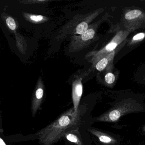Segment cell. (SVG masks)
<instances>
[{
	"instance_id": "obj_1",
	"label": "cell",
	"mask_w": 145,
	"mask_h": 145,
	"mask_svg": "<svg viewBox=\"0 0 145 145\" xmlns=\"http://www.w3.org/2000/svg\"><path fill=\"white\" fill-rule=\"evenodd\" d=\"M80 119L79 112H75L74 108H72L35 135L40 145H52L64 136L68 131L76 130L80 125Z\"/></svg>"
},
{
	"instance_id": "obj_2",
	"label": "cell",
	"mask_w": 145,
	"mask_h": 145,
	"mask_svg": "<svg viewBox=\"0 0 145 145\" xmlns=\"http://www.w3.org/2000/svg\"><path fill=\"white\" fill-rule=\"evenodd\" d=\"M83 93V86L80 81L74 82L73 85L72 100L74 112H79L80 102Z\"/></svg>"
},
{
	"instance_id": "obj_3",
	"label": "cell",
	"mask_w": 145,
	"mask_h": 145,
	"mask_svg": "<svg viewBox=\"0 0 145 145\" xmlns=\"http://www.w3.org/2000/svg\"><path fill=\"white\" fill-rule=\"evenodd\" d=\"M44 95V90L41 88H38L36 91L35 97L33 100L32 105V113L33 117H34L40 108L42 98Z\"/></svg>"
},
{
	"instance_id": "obj_4",
	"label": "cell",
	"mask_w": 145,
	"mask_h": 145,
	"mask_svg": "<svg viewBox=\"0 0 145 145\" xmlns=\"http://www.w3.org/2000/svg\"><path fill=\"white\" fill-rule=\"evenodd\" d=\"M89 130L94 135L96 136L98 138L100 142L102 143L106 144H109L115 142V140L113 138L106 134L102 133L94 129H89Z\"/></svg>"
},
{
	"instance_id": "obj_5",
	"label": "cell",
	"mask_w": 145,
	"mask_h": 145,
	"mask_svg": "<svg viewBox=\"0 0 145 145\" xmlns=\"http://www.w3.org/2000/svg\"><path fill=\"white\" fill-rule=\"evenodd\" d=\"M77 131L76 130L69 131L65 133L64 136L68 140L75 143L76 145H83V142L78 135V133L76 132Z\"/></svg>"
},
{
	"instance_id": "obj_6",
	"label": "cell",
	"mask_w": 145,
	"mask_h": 145,
	"mask_svg": "<svg viewBox=\"0 0 145 145\" xmlns=\"http://www.w3.org/2000/svg\"><path fill=\"white\" fill-rule=\"evenodd\" d=\"M142 14V12L140 10H133L127 12L125 16L126 20H131L139 17Z\"/></svg>"
},
{
	"instance_id": "obj_7",
	"label": "cell",
	"mask_w": 145,
	"mask_h": 145,
	"mask_svg": "<svg viewBox=\"0 0 145 145\" xmlns=\"http://www.w3.org/2000/svg\"><path fill=\"white\" fill-rule=\"evenodd\" d=\"M88 25L86 23L82 22L78 25L76 27V31L77 33L80 35H83L88 30Z\"/></svg>"
},
{
	"instance_id": "obj_8",
	"label": "cell",
	"mask_w": 145,
	"mask_h": 145,
	"mask_svg": "<svg viewBox=\"0 0 145 145\" xmlns=\"http://www.w3.org/2000/svg\"><path fill=\"white\" fill-rule=\"evenodd\" d=\"M95 32L93 29H89L84 33L81 36L82 39L84 41L91 39L94 37Z\"/></svg>"
},
{
	"instance_id": "obj_9",
	"label": "cell",
	"mask_w": 145,
	"mask_h": 145,
	"mask_svg": "<svg viewBox=\"0 0 145 145\" xmlns=\"http://www.w3.org/2000/svg\"><path fill=\"white\" fill-rule=\"evenodd\" d=\"M108 63V60L107 58H103L97 63V64L96 65V68L98 71H102L106 67Z\"/></svg>"
},
{
	"instance_id": "obj_10",
	"label": "cell",
	"mask_w": 145,
	"mask_h": 145,
	"mask_svg": "<svg viewBox=\"0 0 145 145\" xmlns=\"http://www.w3.org/2000/svg\"><path fill=\"white\" fill-rule=\"evenodd\" d=\"M106 82L108 84H112L115 81V76L112 73H108L105 77Z\"/></svg>"
},
{
	"instance_id": "obj_11",
	"label": "cell",
	"mask_w": 145,
	"mask_h": 145,
	"mask_svg": "<svg viewBox=\"0 0 145 145\" xmlns=\"http://www.w3.org/2000/svg\"><path fill=\"white\" fill-rule=\"evenodd\" d=\"M7 24L10 29L12 30H15L16 28V24L13 18L9 17L6 20Z\"/></svg>"
},
{
	"instance_id": "obj_12",
	"label": "cell",
	"mask_w": 145,
	"mask_h": 145,
	"mask_svg": "<svg viewBox=\"0 0 145 145\" xmlns=\"http://www.w3.org/2000/svg\"><path fill=\"white\" fill-rule=\"evenodd\" d=\"M117 43H114V42H111L110 44H108L106 47V50L108 51H112L116 48L117 47Z\"/></svg>"
},
{
	"instance_id": "obj_13",
	"label": "cell",
	"mask_w": 145,
	"mask_h": 145,
	"mask_svg": "<svg viewBox=\"0 0 145 145\" xmlns=\"http://www.w3.org/2000/svg\"><path fill=\"white\" fill-rule=\"evenodd\" d=\"M30 19L35 22H39L43 19V17L41 16H32L30 17Z\"/></svg>"
},
{
	"instance_id": "obj_14",
	"label": "cell",
	"mask_w": 145,
	"mask_h": 145,
	"mask_svg": "<svg viewBox=\"0 0 145 145\" xmlns=\"http://www.w3.org/2000/svg\"><path fill=\"white\" fill-rule=\"evenodd\" d=\"M145 35L144 33H139L136 35L134 36L133 38L134 40H138L141 39H143L145 37Z\"/></svg>"
},
{
	"instance_id": "obj_15",
	"label": "cell",
	"mask_w": 145,
	"mask_h": 145,
	"mask_svg": "<svg viewBox=\"0 0 145 145\" xmlns=\"http://www.w3.org/2000/svg\"><path fill=\"white\" fill-rule=\"evenodd\" d=\"M0 145H7L1 137H0Z\"/></svg>"
}]
</instances>
